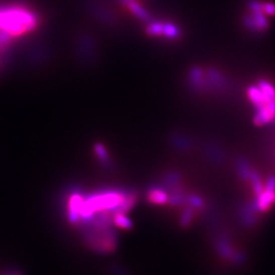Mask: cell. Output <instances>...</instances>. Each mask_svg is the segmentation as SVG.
I'll return each instance as SVG.
<instances>
[{
  "label": "cell",
  "mask_w": 275,
  "mask_h": 275,
  "mask_svg": "<svg viewBox=\"0 0 275 275\" xmlns=\"http://www.w3.org/2000/svg\"><path fill=\"white\" fill-rule=\"evenodd\" d=\"M250 181L252 182L255 193L259 196L264 191V186L262 184V181H261L259 175L257 173H254V171H252L251 177H250Z\"/></svg>",
  "instance_id": "obj_3"
},
{
  "label": "cell",
  "mask_w": 275,
  "mask_h": 275,
  "mask_svg": "<svg viewBox=\"0 0 275 275\" xmlns=\"http://www.w3.org/2000/svg\"><path fill=\"white\" fill-rule=\"evenodd\" d=\"M237 169H238V174L239 176L242 177L244 180H250L252 170L249 168L248 164L245 161H240L237 165Z\"/></svg>",
  "instance_id": "obj_4"
},
{
  "label": "cell",
  "mask_w": 275,
  "mask_h": 275,
  "mask_svg": "<svg viewBox=\"0 0 275 275\" xmlns=\"http://www.w3.org/2000/svg\"><path fill=\"white\" fill-rule=\"evenodd\" d=\"M274 202H275V194H274Z\"/></svg>",
  "instance_id": "obj_6"
},
{
  "label": "cell",
  "mask_w": 275,
  "mask_h": 275,
  "mask_svg": "<svg viewBox=\"0 0 275 275\" xmlns=\"http://www.w3.org/2000/svg\"><path fill=\"white\" fill-rule=\"evenodd\" d=\"M259 88H252L249 96L255 106L259 108L256 115V124L268 123L275 117V90L267 83H262Z\"/></svg>",
  "instance_id": "obj_1"
},
{
  "label": "cell",
  "mask_w": 275,
  "mask_h": 275,
  "mask_svg": "<svg viewBox=\"0 0 275 275\" xmlns=\"http://www.w3.org/2000/svg\"><path fill=\"white\" fill-rule=\"evenodd\" d=\"M264 189L275 193V177H270L269 178V180H268L266 186L264 187Z\"/></svg>",
  "instance_id": "obj_5"
},
{
  "label": "cell",
  "mask_w": 275,
  "mask_h": 275,
  "mask_svg": "<svg viewBox=\"0 0 275 275\" xmlns=\"http://www.w3.org/2000/svg\"><path fill=\"white\" fill-rule=\"evenodd\" d=\"M274 192L264 189V191L259 195L258 201L256 203L258 210L265 211L270 207L271 204L274 202Z\"/></svg>",
  "instance_id": "obj_2"
}]
</instances>
